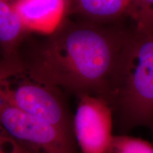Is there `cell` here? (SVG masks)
I'll return each instance as SVG.
<instances>
[{"mask_svg": "<svg viewBox=\"0 0 153 153\" xmlns=\"http://www.w3.org/2000/svg\"><path fill=\"white\" fill-rule=\"evenodd\" d=\"M128 17L135 23V31L153 34V0H131Z\"/></svg>", "mask_w": 153, "mask_h": 153, "instance_id": "9", "label": "cell"}, {"mask_svg": "<svg viewBox=\"0 0 153 153\" xmlns=\"http://www.w3.org/2000/svg\"><path fill=\"white\" fill-rule=\"evenodd\" d=\"M131 32L64 17L53 31L32 41L24 57L15 56L36 79L108 104Z\"/></svg>", "mask_w": 153, "mask_h": 153, "instance_id": "1", "label": "cell"}, {"mask_svg": "<svg viewBox=\"0 0 153 153\" xmlns=\"http://www.w3.org/2000/svg\"><path fill=\"white\" fill-rule=\"evenodd\" d=\"M78 98L73 133L80 152L108 153L114 136L111 108L99 97L85 94Z\"/></svg>", "mask_w": 153, "mask_h": 153, "instance_id": "5", "label": "cell"}, {"mask_svg": "<svg viewBox=\"0 0 153 153\" xmlns=\"http://www.w3.org/2000/svg\"><path fill=\"white\" fill-rule=\"evenodd\" d=\"M0 124L26 153H79L74 137L0 97Z\"/></svg>", "mask_w": 153, "mask_h": 153, "instance_id": "4", "label": "cell"}, {"mask_svg": "<svg viewBox=\"0 0 153 153\" xmlns=\"http://www.w3.org/2000/svg\"><path fill=\"white\" fill-rule=\"evenodd\" d=\"M28 34L11 1L0 0V50L4 59L16 55L17 49Z\"/></svg>", "mask_w": 153, "mask_h": 153, "instance_id": "8", "label": "cell"}, {"mask_svg": "<svg viewBox=\"0 0 153 153\" xmlns=\"http://www.w3.org/2000/svg\"><path fill=\"white\" fill-rule=\"evenodd\" d=\"M0 97L74 137L73 116L61 89L34 78L16 56L0 61Z\"/></svg>", "mask_w": 153, "mask_h": 153, "instance_id": "3", "label": "cell"}, {"mask_svg": "<svg viewBox=\"0 0 153 153\" xmlns=\"http://www.w3.org/2000/svg\"><path fill=\"white\" fill-rule=\"evenodd\" d=\"M108 153H153V145L137 137L114 135Z\"/></svg>", "mask_w": 153, "mask_h": 153, "instance_id": "10", "label": "cell"}, {"mask_svg": "<svg viewBox=\"0 0 153 153\" xmlns=\"http://www.w3.org/2000/svg\"><path fill=\"white\" fill-rule=\"evenodd\" d=\"M11 2L28 33H50L65 17L68 1L12 0Z\"/></svg>", "mask_w": 153, "mask_h": 153, "instance_id": "6", "label": "cell"}, {"mask_svg": "<svg viewBox=\"0 0 153 153\" xmlns=\"http://www.w3.org/2000/svg\"><path fill=\"white\" fill-rule=\"evenodd\" d=\"M131 0H71L67 3L65 17L97 26H114L128 17Z\"/></svg>", "mask_w": 153, "mask_h": 153, "instance_id": "7", "label": "cell"}, {"mask_svg": "<svg viewBox=\"0 0 153 153\" xmlns=\"http://www.w3.org/2000/svg\"><path fill=\"white\" fill-rule=\"evenodd\" d=\"M0 153H26L0 124Z\"/></svg>", "mask_w": 153, "mask_h": 153, "instance_id": "11", "label": "cell"}, {"mask_svg": "<svg viewBox=\"0 0 153 153\" xmlns=\"http://www.w3.org/2000/svg\"><path fill=\"white\" fill-rule=\"evenodd\" d=\"M108 105L123 132L153 128V34L132 30Z\"/></svg>", "mask_w": 153, "mask_h": 153, "instance_id": "2", "label": "cell"}]
</instances>
